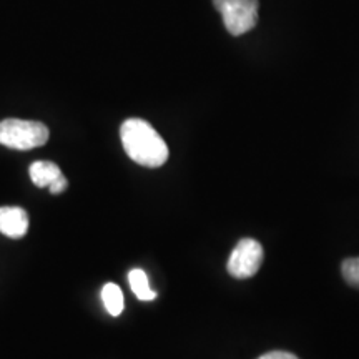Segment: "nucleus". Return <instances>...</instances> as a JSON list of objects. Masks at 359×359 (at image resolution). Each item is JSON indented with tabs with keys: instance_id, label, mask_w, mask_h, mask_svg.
I'll return each instance as SVG.
<instances>
[{
	"instance_id": "nucleus-3",
	"label": "nucleus",
	"mask_w": 359,
	"mask_h": 359,
	"mask_svg": "<svg viewBox=\"0 0 359 359\" xmlns=\"http://www.w3.org/2000/svg\"><path fill=\"white\" fill-rule=\"evenodd\" d=\"M223 24L231 35H243L258 24V0H213Z\"/></svg>"
},
{
	"instance_id": "nucleus-9",
	"label": "nucleus",
	"mask_w": 359,
	"mask_h": 359,
	"mask_svg": "<svg viewBox=\"0 0 359 359\" xmlns=\"http://www.w3.org/2000/svg\"><path fill=\"white\" fill-rule=\"evenodd\" d=\"M341 271H343V278L346 280L348 285L359 290V258L344 259Z\"/></svg>"
},
{
	"instance_id": "nucleus-7",
	"label": "nucleus",
	"mask_w": 359,
	"mask_h": 359,
	"mask_svg": "<svg viewBox=\"0 0 359 359\" xmlns=\"http://www.w3.org/2000/svg\"><path fill=\"white\" fill-rule=\"evenodd\" d=\"M128 283L130 288L135 293L140 302H154L156 298V293L150 288V283H148L147 273L140 268H135L128 273Z\"/></svg>"
},
{
	"instance_id": "nucleus-2",
	"label": "nucleus",
	"mask_w": 359,
	"mask_h": 359,
	"mask_svg": "<svg viewBox=\"0 0 359 359\" xmlns=\"http://www.w3.org/2000/svg\"><path fill=\"white\" fill-rule=\"evenodd\" d=\"M48 128L32 120L7 118L0 122V145L12 150H32L48 140Z\"/></svg>"
},
{
	"instance_id": "nucleus-1",
	"label": "nucleus",
	"mask_w": 359,
	"mask_h": 359,
	"mask_svg": "<svg viewBox=\"0 0 359 359\" xmlns=\"http://www.w3.org/2000/svg\"><path fill=\"white\" fill-rule=\"evenodd\" d=\"M120 137H122L125 154L142 167L158 168L168 160L167 143L145 120H125L120 128Z\"/></svg>"
},
{
	"instance_id": "nucleus-4",
	"label": "nucleus",
	"mask_w": 359,
	"mask_h": 359,
	"mask_svg": "<svg viewBox=\"0 0 359 359\" xmlns=\"http://www.w3.org/2000/svg\"><path fill=\"white\" fill-rule=\"evenodd\" d=\"M263 263V248L257 240L243 238L238 241L231 257L228 259V273L236 280H246L255 276Z\"/></svg>"
},
{
	"instance_id": "nucleus-6",
	"label": "nucleus",
	"mask_w": 359,
	"mask_h": 359,
	"mask_svg": "<svg viewBox=\"0 0 359 359\" xmlns=\"http://www.w3.org/2000/svg\"><path fill=\"white\" fill-rule=\"evenodd\" d=\"M30 180L35 187L48 188L62 175V170L52 161H35L30 165Z\"/></svg>"
},
{
	"instance_id": "nucleus-5",
	"label": "nucleus",
	"mask_w": 359,
	"mask_h": 359,
	"mask_svg": "<svg viewBox=\"0 0 359 359\" xmlns=\"http://www.w3.org/2000/svg\"><path fill=\"white\" fill-rule=\"evenodd\" d=\"M29 215L20 206H0V233L13 240L27 235Z\"/></svg>"
},
{
	"instance_id": "nucleus-10",
	"label": "nucleus",
	"mask_w": 359,
	"mask_h": 359,
	"mask_svg": "<svg viewBox=\"0 0 359 359\" xmlns=\"http://www.w3.org/2000/svg\"><path fill=\"white\" fill-rule=\"evenodd\" d=\"M67 187H69V182H67L64 173H62L60 177H58L55 182H53L52 185L48 187V190H50L52 195H60V193H64L67 190Z\"/></svg>"
},
{
	"instance_id": "nucleus-8",
	"label": "nucleus",
	"mask_w": 359,
	"mask_h": 359,
	"mask_svg": "<svg viewBox=\"0 0 359 359\" xmlns=\"http://www.w3.org/2000/svg\"><path fill=\"white\" fill-rule=\"evenodd\" d=\"M102 302L111 316H120L123 311V293L118 285L107 283L102 288Z\"/></svg>"
},
{
	"instance_id": "nucleus-11",
	"label": "nucleus",
	"mask_w": 359,
	"mask_h": 359,
	"mask_svg": "<svg viewBox=\"0 0 359 359\" xmlns=\"http://www.w3.org/2000/svg\"><path fill=\"white\" fill-rule=\"evenodd\" d=\"M258 359H299V358H296L294 354L286 353V351H271V353L263 354V356H259Z\"/></svg>"
}]
</instances>
